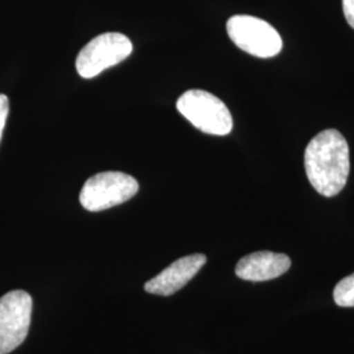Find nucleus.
Masks as SVG:
<instances>
[{
  "mask_svg": "<svg viewBox=\"0 0 354 354\" xmlns=\"http://www.w3.org/2000/svg\"><path fill=\"white\" fill-rule=\"evenodd\" d=\"M304 168L310 184L319 194L335 197L344 189L351 171V158L348 142L339 130H323L310 140L304 152Z\"/></svg>",
  "mask_w": 354,
  "mask_h": 354,
  "instance_id": "f257e3e1",
  "label": "nucleus"
},
{
  "mask_svg": "<svg viewBox=\"0 0 354 354\" xmlns=\"http://www.w3.org/2000/svg\"><path fill=\"white\" fill-rule=\"evenodd\" d=\"M177 111L203 133L227 136L232 130V115L226 104L203 89L184 92L176 102Z\"/></svg>",
  "mask_w": 354,
  "mask_h": 354,
  "instance_id": "f03ea898",
  "label": "nucleus"
},
{
  "mask_svg": "<svg viewBox=\"0 0 354 354\" xmlns=\"http://www.w3.org/2000/svg\"><path fill=\"white\" fill-rule=\"evenodd\" d=\"M140 189L138 181L124 172H100L89 177L79 194L88 212H102L133 198Z\"/></svg>",
  "mask_w": 354,
  "mask_h": 354,
  "instance_id": "7ed1b4c3",
  "label": "nucleus"
},
{
  "mask_svg": "<svg viewBox=\"0 0 354 354\" xmlns=\"http://www.w3.org/2000/svg\"><path fill=\"white\" fill-rule=\"evenodd\" d=\"M131 53L133 44L125 35L102 33L89 41L77 54L76 71L84 79H92L106 68L124 62Z\"/></svg>",
  "mask_w": 354,
  "mask_h": 354,
  "instance_id": "20e7f679",
  "label": "nucleus"
},
{
  "mask_svg": "<svg viewBox=\"0 0 354 354\" xmlns=\"http://www.w3.org/2000/svg\"><path fill=\"white\" fill-rule=\"evenodd\" d=\"M231 41L243 51L259 58H272L282 50V38L279 32L259 17L235 15L227 21Z\"/></svg>",
  "mask_w": 354,
  "mask_h": 354,
  "instance_id": "39448f33",
  "label": "nucleus"
},
{
  "mask_svg": "<svg viewBox=\"0 0 354 354\" xmlns=\"http://www.w3.org/2000/svg\"><path fill=\"white\" fill-rule=\"evenodd\" d=\"M33 301L24 290H12L0 298V354L19 348L28 336Z\"/></svg>",
  "mask_w": 354,
  "mask_h": 354,
  "instance_id": "423d86ee",
  "label": "nucleus"
},
{
  "mask_svg": "<svg viewBox=\"0 0 354 354\" xmlns=\"http://www.w3.org/2000/svg\"><path fill=\"white\" fill-rule=\"evenodd\" d=\"M207 259L203 253H194L181 257L167 266L158 276L145 283V291L149 294L169 297L183 289L206 264Z\"/></svg>",
  "mask_w": 354,
  "mask_h": 354,
  "instance_id": "0eeeda50",
  "label": "nucleus"
},
{
  "mask_svg": "<svg viewBox=\"0 0 354 354\" xmlns=\"http://www.w3.org/2000/svg\"><path fill=\"white\" fill-rule=\"evenodd\" d=\"M290 266L291 260L288 254L260 251L241 259L235 268V274L244 281L264 282L281 277Z\"/></svg>",
  "mask_w": 354,
  "mask_h": 354,
  "instance_id": "6e6552de",
  "label": "nucleus"
},
{
  "mask_svg": "<svg viewBox=\"0 0 354 354\" xmlns=\"http://www.w3.org/2000/svg\"><path fill=\"white\" fill-rule=\"evenodd\" d=\"M333 299L340 307H354V273L335 286Z\"/></svg>",
  "mask_w": 354,
  "mask_h": 354,
  "instance_id": "1a4fd4ad",
  "label": "nucleus"
},
{
  "mask_svg": "<svg viewBox=\"0 0 354 354\" xmlns=\"http://www.w3.org/2000/svg\"><path fill=\"white\" fill-rule=\"evenodd\" d=\"M8 112H10L8 97L6 95L0 93V140H1V136H3V130L6 127Z\"/></svg>",
  "mask_w": 354,
  "mask_h": 354,
  "instance_id": "9d476101",
  "label": "nucleus"
},
{
  "mask_svg": "<svg viewBox=\"0 0 354 354\" xmlns=\"http://www.w3.org/2000/svg\"><path fill=\"white\" fill-rule=\"evenodd\" d=\"M342 11L348 24L354 29V0H342Z\"/></svg>",
  "mask_w": 354,
  "mask_h": 354,
  "instance_id": "9b49d317",
  "label": "nucleus"
}]
</instances>
